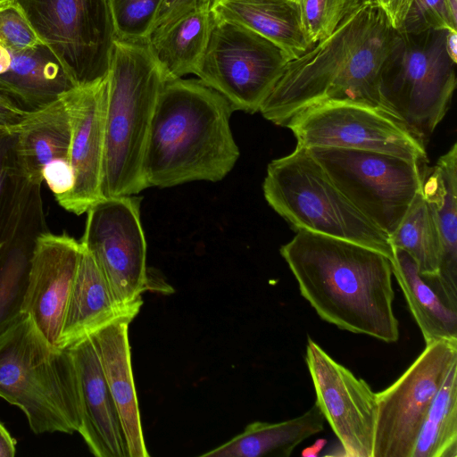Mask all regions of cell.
Segmentation results:
<instances>
[{
  "label": "cell",
  "instance_id": "cell-1",
  "mask_svg": "<svg viewBox=\"0 0 457 457\" xmlns=\"http://www.w3.org/2000/svg\"><path fill=\"white\" fill-rule=\"evenodd\" d=\"M279 253L301 295L338 328L385 343L399 339L390 259L372 248L299 230Z\"/></svg>",
  "mask_w": 457,
  "mask_h": 457
},
{
  "label": "cell",
  "instance_id": "cell-36",
  "mask_svg": "<svg viewBox=\"0 0 457 457\" xmlns=\"http://www.w3.org/2000/svg\"><path fill=\"white\" fill-rule=\"evenodd\" d=\"M412 0H371L386 15L391 25L398 29Z\"/></svg>",
  "mask_w": 457,
  "mask_h": 457
},
{
  "label": "cell",
  "instance_id": "cell-27",
  "mask_svg": "<svg viewBox=\"0 0 457 457\" xmlns=\"http://www.w3.org/2000/svg\"><path fill=\"white\" fill-rule=\"evenodd\" d=\"M394 248L405 251L415 262L421 277L431 283L437 276L441 245L431 209L420 191L401 223L390 236Z\"/></svg>",
  "mask_w": 457,
  "mask_h": 457
},
{
  "label": "cell",
  "instance_id": "cell-17",
  "mask_svg": "<svg viewBox=\"0 0 457 457\" xmlns=\"http://www.w3.org/2000/svg\"><path fill=\"white\" fill-rule=\"evenodd\" d=\"M69 348L80 392L82 416L79 433L96 457H128L121 423L90 337Z\"/></svg>",
  "mask_w": 457,
  "mask_h": 457
},
{
  "label": "cell",
  "instance_id": "cell-16",
  "mask_svg": "<svg viewBox=\"0 0 457 457\" xmlns=\"http://www.w3.org/2000/svg\"><path fill=\"white\" fill-rule=\"evenodd\" d=\"M67 111L71 129V163L74 186L62 206L81 215L103 197L106 78L99 82L74 87L60 96Z\"/></svg>",
  "mask_w": 457,
  "mask_h": 457
},
{
  "label": "cell",
  "instance_id": "cell-30",
  "mask_svg": "<svg viewBox=\"0 0 457 457\" xmlns=\"http://www.w3.org/2000/svg\"><path fill=\"white\" fill-rule=\"evenodd\" d=\"M305 32L312 44L329 36L348 16L371 0H297Z\"/></svg>",
  "mask_w": 457,
  "mask_h": 457
},
{
  "label": "cell",
  "instance_id": "cell-35",
  "mask_svg": "<svg viewBox=\"0 0 457 457\" xmlns=\"http://www.w3.org/2000/svg\"><path fill=\"white\" fill-rule=\"evenodd\" d=\"M211 2L212 0H163L151 33L164 28L192 10Z\"/></svg>",
  "mask_w": 457,
  "mask_h": 457
},
{
  "label": "cell",
  "instance_id": "cell-12",
  "mask_svg": "<svg viewBox=\"0 0 457 457\" xmlns=\"http://www.w3.org/2000/svg\"><path fill=\"white\" fill-rule=\"evenodd\" d=\"M140 198L104 197L87 212L79 240L92 253L116 303L139 312L149 289Z\"/></svg>",
  "mask_w": 457,
  "mask_h": 457
},
{
  "label": "cell",
  "instance_id": "cell-11",
  "mask_svg": "<svg viewBox=\"0 0 457 457\" xmlns=\"http://www.w3.org/2000/svg\"><path fill=\"white\" fill-rule=\"evenodd\" d=\"M306 149L336 147L401 156L426 165L425 142L393 114L365 104L328 101L309 106L286 124Z\"/></svg>",
  "mask_w": 457,
  "mask_h": 457
},
{
  "label": "cell",
  "instance_id": "cell-25",
  "mask_svg": "<svg viewBox=\"0 0 457 457\" xmlns=\"http://www.w3.org/2000/svg\"><path fill=\"white\" fill-rule=\"evenodd\" d=\"M212 27L210 3L150 34L149 50L167 79L193 74L207 46Z\"/></svg>",
  "mask_w": 457,
  "mask_h": 457
},
{
  "label": "cell",
  "instance_id": "cell-9",
  "mask_svg": "<svg viewBox=\"0 0 457 457\" xmlns=\"http://www.w3.org/2000/svg\"><path fill=\"white\" fill-rule=\"evenodd\" d=\"M337 187L390 236L421 191L426 165L380 152L336 147L307 149Z\"/></svg>",
  "mask_w": 457,
  "mask_h": 457
},
{
  "label": "cell",
  "instance_id": "cell-43",
  "mask_svg": "<svg viewBox=\"0 0 457 457\" xmlns=\"http://www.w3.org/2000/svg\"><path fill=\"white\" fill-rule=\"evenodd\" d=\"M4 247V242L0 241V252L2 251V249Z\"/></svg>",
  "mask_w": 457,
  "mask_h": 457
},
{
  "label": "cell",
  "instance_id": "cell-23",
  "mask_svg": "<svg viewBox=\"0 0 457 457\" xmlns=\"http://www.w3.org/2000/svg\"><path fill=\"white\" fill-rule=\"evenodd\" d=\"M11 55L9 69L0 75V93L25 112L41 108L76 87L42 43Z\"/></svg>",
  "mask_w": 457,
  "mask_h": 457
},
{
  "label": "cell",
  "instance_id": "cell-7",
  "mask_svg": "<svg viewBox=\"0 0 457 457\" xmlns=\"http://www.w3.org/2000/svg\"><path fill=\"white\" fill-rule=\"evenodd\" d=\"M446 31L397 30L381 71L385 105L424 142L445 118L456 87V62L445 48Z\"/></svg>",
  "mask_w": 457,
  "mask_h": 457
},
{
  "label": "cell",
  "instance_id": "cell-39",
  "mask_svg": "<svg viewBox=\"0 0 457 457\" xmlns=\"http://www.w3.org/2000/svg\"><path fill=\"white\" fill-rule=\"evenodd\" d=\"M445 48L450 58L457 63V30H447Z\"/></svg>",
  "mask_w": 457,
  "mask_h": 457
},
{
  "label": "cell",
  "instance_id": "cell-34",
  "mask_svg": "<svg viewBox=\"0 0 457 457\" xmlns=\"http://www.w3.org/2000/svg\"><path fill=\"white\" fill-rule=\"evenodd\" d=\"M13 143L11 130L0 133V215L4 212L15 171Z\"/></svg>",
  "mask_w": 457,
  "mask_h": 457
},
{
  "label": "cell",
  "instance_id": "cell-14",
  "mask_svg": "<svg viewBox=\"0 0 457 457\" xmlns=\"http://www.w3.org/2000/svg\"><path fill=\"white\" fill-rule=\"evenodd\" d=\"M305 362L316 394L315 403L338 438L345 455L372 457L376 393L311 337L307 339Z\"/></svg>",
  "mask_w": 457,
  "mask_h": 457
},
{
  "label": "cell",
  "instance_id": "cell-22",
  "mask_svg": "<svg viewBox=\"0 0 457 457\" xmlns=\"http://www.w3.org/2000/svg\"><path fill=\"white\" fill-rule=\"evenodd\" d=\"M211 12L216 21L238 24L270 40L290 61L314 45L297 0H212Z\"/></svg>",
  "mask_w": 457,
  "mask_h": 457
},
{
  "label": "cell",
  "instance_id": "cell-19",
  "mask_svg": "<svg viewBox=\"0 0 457 457\" xmlns=\"http://www.w3.org/2000/svg\"><path fill=\"white\" fill-rule=\"evenodd\" d=\"M422 192L440 239L436 278L428 283L442 301L457 311V144L423 170Z\"/></svg>",
  "mask_w": 457,
  "mask_h": 457
},
{
  "label": "cell",
  "instance_id": "cell-40",
  "mask_svg": "<svg viewBox=\"0 0 457 457\" xmlns=\"http://www.w3.org/2000/svg\"><path fill=\"white\" fill-rule=\"evenodd\" d=\"M12 62L10 51L0 43V75L7 71Z\"/></svg>",
  "mask_w": 457,
  "mask_h": 457
},
{
  "label": "cell",
  "instance_id": "cell-28",
  "mask_svg": "<svg viewBox=\"0 0 457 457\" xmlns=\"http://www.w3.org/2000/svg\"><path fill=\"white\" fill-rule=\"evenodd\" d=\"M411 457H457V362L429 406Z\"/></svg>",
  "mask_w": 457,
  "mask_h": 457
},
{
  "label": "cell",
  "instance_id": "cell-44",
  "mask_svg": "<svg viewBox=\"0 0 457 457\" xmlns=\"http://www.w3.org/2000/svg\"><path fill=\"white\" fill-rule=\"evenodd\" d=\"M4 130H8V129H4L0 128V133H2Z\"/></svg>",
  "mask_w": 457,
  "mask_h": 457
},
{
  "label": "cell",
  "instance_id": "cell-31",
  "mask_svg": "<svg viewBox=\"0 0 457 457\" xmlns=\"http://www.w3.org/2000/svg\"><path fill=\"white\" fill-rule=\"evenodd\" d=\"M119 39L147 41L163 0H111Z\"/></svg>",
  "mask_w": 457,
  "mask_h": 457
},
{
  "label": "cell",
  "instance_id": "cell-10",
  "mask_svg": "<svg viewBox=\"0 0 457 457\" xmlns=\"http://www.w3.org/2000/svg\"><path fill=\"white\" fill-rule=\"evenodd\" d=\"M290 60L280 47L236 23L216 21L193 74L223 96L234 111L255 113Z\"/></svg>",
  "mask_w": 457,
  "mask_h": 457
},
{
  "label": "cell",
  "instance_id": "cell-8",
  "mask_svg": "<svg viewBox=\"0 0 457 457\" xmlns=\"http://www.w3.org/2000/svg\"><path fill=\"white\" fill-rule=\"evenodd\" d=\"M76 87L104 79L118 38L111 0H12Z\"/></svg>",
  "mask_w": 457,
  "mask_h": 457
},
{
  "label": "cell",
  "instance_id": "cell-21",
  "mask_svg": "<svg viewBox=\"0 0 457 457\" xmlns=\"http://www.w3.org/2000/svg\"><path fill=\"white\" fill-rule=\"evenodd\" d=\"M80 242V241H79ZM79 262L57 346L69 348L103 326L137 312L119 306L92 253L80 242Z\"/></svg>",
  "mask_w": 457,
  "mask_h": 457
},
{
  "label": "cell",
  "instance_id": "cell-4",
  "mask_svg": "<svg viewBox=\"0 0 457 457\" xmlns=\"http://www.w3.org/2000/svg\"><path fill=\"white\" fill-rule=\"evenodd\" d=\"M0 397L24 412L37 435L80 429L81 400L72 353L51 344L22 312L0 333Z\"/></svg>",
  "mask_w": 457,
  "mask_h": 457
},
{
  "label": "cell",
  "instance_id": "cell-29",
  "mask_svg": "<svg viewBox=\"0 0 457 457\" xmlns=\"http://www.w3.org/2000/svg\"><path fill=\"white\" fill-rule=\"evenodd\" d=\"M29 255L12 246L0 263V333L21 312Z\"/></svg>",
  "mask_w": 457,
  "mask_h": 457
},
{
  "label": "cell",
  "instance_id": "cell-37",
  "mask_svg": "<svg viewBox=\"0 0 457 457\" xmlns=\"http://www.w3.org/2000/svg\"><path fill=\"white\" fill-rule=\"evenodd\" d=\"M26 113L10 98L0 93V128L10 130Z\"/></svg>",
  "mask_w": 457,
  "mask_h": 457
},
{
  "label": "cell",
  "instance_id": "cell-41",
  "mask_svg": "<svg viewBox=\"0 0 457 457\" xmlns=\"http://www.w3.org/2000/svg\"><path fill=\"white\" fill-rule=\"evenodd\" d=\"M326 445V440L319 439L316 443L309 448H306L303 452V456H317L320 450Z\"/></svg>",
  "mask_w": 457,
  "mask_h": 457
},
{
  "label": "cell",
  "instance_id": "cell-6",
  "mask_svg": "<svg viewBox=\"0 0 457 457\" xmlns=\"http://www.w3.org/2000/svg\"><path fill=\"white\" fill-rule=\"evenodd\" d=\"M262 189L268 204L295 231L353 242L392 259L389 236L348 199L306 148L296 145L272 160Z\"/></svg>",
  "mask_w": 457,
  "mask_h": 457
},
{
  "label": "cell",
  "instance_id": "cell-20",
  "mask_svg": "<svg viewBox=\"0 0 457 457\" xmlns=\"http://www.w3.org/2000/svg\"><path fill=\"white\" fill-rule=\"evenodd\" d=\"M10 130L14 134L16 170L29 185L40 188L46 166L57 161H71V123L60 97L26 112Z\"/></svg>",
  "mask_w": 457,
  "mask_h": 457
},
{
  "label": "cell",
  "instance_id": "cell-42",
  "mask_svg": "<svg viewBox=\"0 0 457 457\" xmlns=\"http://www.w3.org/2000/svg\"><path fill=\"white\" fill-rule=\"evenodd\" d=\"M12 0H0V5H3V4H5L9 2H11Z\"/></svg>",
  "mask_w": 457,
  "mask_h": 457
},
{
  "label": "cell",
  "instance_id": "cell-13",
  "mask_svg": "<svg viewBox=\"0 0 457 457\" xmlns=\"http://www.w3.org/2000/svg\"><path fill=\"white\" fill-rule=\"evenodd\" d=\"M457 362V340H437L388 387L376 393L372 457H411L425 416Z\"/></svg>",
  "mask_w": 457,
  "mask_h": 457
},
{
  "label": "cell",
  "instance_id": "cell-32",
  "mask_svg": "<svg viewBox=\"0 0 457 457\" xmlns=\"http://www.w3.org/2000/svg\"><path fill=\"white\" fill-rule=\"evenodd\" d=\"M428 29L457 30V0H412L397 29L418 33Z\"/></svg>",
  "mask_w": 457,
  "mask_h": 457
},
{
  "label": "cell",
  "instance_id": "cell-38",
  "mask_svg": "<svg viewBox=\"0 0 457 457\" xmlns=\"http://www.w3.org/2000/svg\"><path fill=\"white\" fill-rule=\"evenodd\" d=\"M16 454V440L0 422V457H13Z\"/></svg>",
  "mask_w": 457,
  "mask_h": 457
},
{
  "label": "cell",
  "instance_id": "cell-2",
  "mask_svg": "<svg viewBox=\"0 0 457 457\" xmlns=\"http://www.w3.org/2000/svg\"><path fill=\"white\" fill-rule=\"evenodd\" d=\"M396 34L378 6L364 5L287 62L259 112L282 127L303 109L328 101L365 104L393 114L380 95V76Z\"/></svg>",
  "mask_w": 457,
  "mask_h": 457
},
{
  "label": "cell",
  "instance_id": "cell-18",
  "mask_svg": "<svg viewBox=\"0 0 457 457\" xmlns=\"http://www.w3.org/2000/svg\"><path fill=\"white\" fill-rule=\"evenodd\" d=\"M132 320L118 318L89 337L121 423L128 457H148L131 364L129 326Z\"/></svg>",
  "mask_w": 457,
  "mask_h": 457
},
{
  "label": "cell",
  "instance_id": "cell-15",
  "mask_svg": "<svg viewBox=\"0 0 457 457\" xmlns=\"http://www.w3.org/2000/svg\"><path fill=\"white\" fill-rule=\"evenodd\" d=\"M80 252V242L66 232H40L29 255L21 311L56 346Z\"/></svg>",
  "mask_w": 457,
  "mask_h": 457
},
{
  "label": "cell",
  "instance_id": "cell-24",
  "mask_svg": "<svg viewBox=\"0 0 457 457\" xmlns=\"http://www.w3.org/2000/svg\"><path fill=\"white\" fill-rule=\"evenodd\" d=\"M324 416L314 403L307 411L280 422L254 421L204 457H288L307 438L321 432Z\"/></svg>",
  "mask_w": 457,
  "mask_h": 457
},
{
  "label": "cell",
  "instance_id": "cell-26",
  "mask_svg": "<svg viewBox=\"0 0 457 457\" xmlns=\"http://www.w3.org/2000/svg\"><path fill=\"white\" fill-rule=\"evenodd\" d=\"M392 271L425 344L457 340V311L448 307L421 277L413 259L405 251L394 248Z\"/></svg>",
  "mask_w": 457,
  "mask_h": 457
},
{
  "label": "cell",
  "instance_id": "cell-5",
  "mask_svg": "<svg viewBox=\"0 0 457 457\" xmlns=\"http://www.w3.org/2000/svg\"><path fill=\"white\" fill-rule=\"evenodd\" d=\"M166 80L147 41L117 38L106 77L103 197L134 195L145 189L143 158Z\"/></svg>",
  "mask_w": 457,
  "mask_h": 457
},
{
  "label": "cell",
  "instance_id": "cell-3",
  "mask_svg": "<svg viewBox=\"0 0 457 457\" xmlns=\"http://www.w3.org/2000/svg\"><path fill=\"white\" fill-rule=\"evenodd\" d=\"M234 110L200 79H168L159 94L145 145V188L217 182L239 155L230 129Z\"/></svg>",
  "mask_w": 457,
  "mask_h": 457
},
{
  "label": "cell",
  "instance_id": "cell-33",
  "mask_svg": "<svg viewBox=\"0 0 457 457\" xmlns=\"http://www.w3.org/2000/svg\"><path fill=\"white\" fill-rule=\"evenodd\" d=\"M0 43L10 53L21 52L41 44L23 13L12 1L0 5Z\"/></svg>",
  "mask_w": 457,
  "mask_h": 457
}]
</instances>
